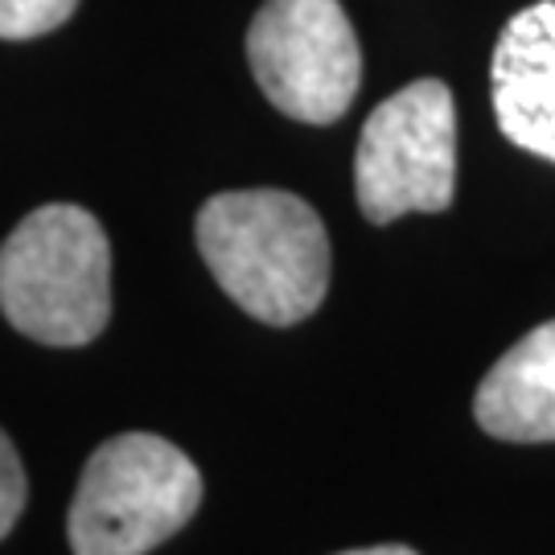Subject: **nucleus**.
<instances>
[{
  "mask_svg": "<svg viewBox=\"0 0 555 555\" xmlns=\"http://www.w3.org/2000/svg\"><path fill=\"white\" fill-rule=\"evenodd\" d=\"M219 288L263 325L313 318L330 293V235L318 210L288 190L215 194L194 222Z\"/></svg>",
  "mask_w": 555,
  "mask_h": 555,
  "instance_id": "obj_1",
  "label": "nucleus"
},
{
  "mask_svg": "<svg viewBox=\"0 0 555 555\" xmlns=\"http://www.w3.org/2000/svg\"><path fill=\"white\" fill-rule=\"evenodd\" d=\"M0 313L41 346H87L112 318V247L100 219L50 202L0 247Z\"/></svg>",
  "mask_w": 555,
  "mask_h": 555,
  "instance_id": "obj_2",
  "label": "nucleus"
},
{
  "mask_svg": "<svg viewBox=\"0 0 555 555\" xmlns=\"http://www.w3.org/2000/svg\"><path fill=\"white\" fill-rule=\"evenodd\" d=\"M202 474L178 444L124 433L91 453L70 502L75 555H149L198 515Z\"/></svg>",
  "mask_w": 555,
  "mask_h": 555,
  "instance_id": "obj_3",
  "label": "nucleus"
},
{
  "mask_svg": "<svg viewBox=\"0 0 555 555\" xmlns=\"http://www.w3.org/2000/svg\"><path fill=\"white\" fill-rule=\"evenodd\" d=\"M354 194L366 222L449 210L456 194V107L440 79H416L362 124Z\"/></svg>",
  "mask_w": 555,
  "mask_h": 555,
  "instance_id": "obj_4",
  "label": "nucleus"
},
{
  "mask_svg": "<svg viewBox=\"0 0 555 555\" xmlns=\"http://www.w3.org/2000/svg\"><path fill=\"white\" fill-rule=\"evenodd\" d=\"M247 59L272 107L300 124L341 119L362 82V50L337 0H263Z\"/></svg>",
  "mask_w": 555,
  "mask_h": 555,
  "instance_id": "obj_5",
  "label": "nucleus"
},
{
  "mask_svg": "<svg viewBox=\"0 0 555 555\" xmlns=\"http://www.w3.org/2000/svg\"><path fill=\"white\" fill-rule=\"evenodd\" d=\"M502 137L555 160V0H535L506 21L490 66Z\"/></svg>",
  "mask_w": 555,
  "mask_h": 555,
  "instance_id": "obj_6",
  "label": "nucleus"
},
{
  "mask_svg": "<svg viewBox=\"0 0 555 555\" xmlns=\"http://www.w3.org/2000/svg\"><path fill=\"white\" fill-rule=\"evenodd\" d=\"M474 416L486 437L511 444L555 440V321L518 337L486 371L474 396Z\"/></svg>",
  "mask_w": 555,
  "mask_h": 555,
  "instance_id": "obj_7",
  "label": "nucleus"
},
{
  "mask_svg": "<svg viewBox=\"0 0 555 555\" xmlns=\"http://www.w3.org/2000/svg\"><path fill=\"white\" fill-rule=\"evenodd\" d=\"M79 0H0V38L29 41L70 21Z\"/></svg>",
  "mask_w": 555,
  "mask_h": 555,
  "instance_id": "obj_8",
  "label": "nucleus"
},
{
  "mask_svg": "<svg viewBox=\"0 0 555 555\" xmlns=\"http://www.w3.org/2000/svg\"><path fill=\"white\" fill-rule=\"evenodd\" d=\"M25 469H21V456L13 449V440L0 433V539L17 527L21 511H25Z\"/></svg>",
  "mask_w": 555,
  "mask_h": 555,
  "instance_id": "obj_9",
  "label": "nucleus"
},
{
  "mask_svg": "<svg viewBox=\"0 0 555 555\" xmlns=\"http://www.w3.org/2000/svg\"><path fill=\"white\" fill-rule=\"evenodd\" d=\"M341 555H420L403 543H383V547H358V552H341Z\"/></svg>",
  "mask_w": 555,
  "mask_h": 555,
  "instance_id": "obj_10",
  "label": "nucleus"
}]
</instances>
